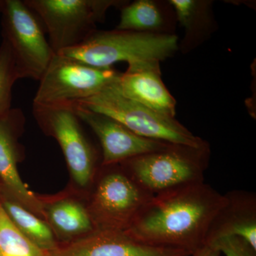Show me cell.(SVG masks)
<instances>
[{"instance_id":"1","label":"cell","mask_w":256,"mask_h":256,"mask_svg":"<svg viewBox=\"0 0 256 256\" xmlns=\"http://www.w3.org/2000/svg\"><path fill=\"white\" fill-rule=\"evenodd\" d=\"M226 201L204 182L162 192L152 197L124 232L144 245L192 255L206 245L210 224Z\"/></svg>"},{"instance_id":"15","label":"cell","mask_w":256,"mask_h":256,"mask_svg":"<svg viewBox=\"0 0 256 256\" xmlns=\"http://www.w3.org/2000/svg\"><path fill=\"white\" fill-rule=\"evenodd\" d=\"M176 16L169 2L137 0L120 8V18L116 30L174 34Z\"/></svg>"},{"instance_id":"7","label":"cell","mask_w":256,"mask_h":256,"mask_svg":"<svg viewBox=\"0 0 256 256\" xmlns=\"http://www.w3.org/2000/svg\"><path fill=\"white\" fill-rule=\"evenodd\" d=\"M2 36L8 42L20 78L40 80L53 58L38 16L21 0H6Z\"/></svg>"},{"instance_id":"14","label":"cell","mask_w":256,"mask_h":256,"mask_svg":"<svg viewBox=\"0 0 256 256\" xmlns=\"http://www.w3.org/2000/svg\"><path fill=\"white\" fill-rule=\"evenodd\" d=\"M210 224L206 244L228 236L244 238L256 250V196L252 192L233 191Z\"/></svg>"},{"instance_id":"5","label":"cell","mask_w":256,"mask_h":256,"mask_svg":"<svg viewBox=\"0 0 256 256\" xmlns=\"http://www.w3.org/2000/svg\"><path fill=\"white\" fill-rule=\"evenodd\" d=\"M117 82L76 104L109 116L142 137L194 146L207 143L176 119L156 114L122 95L116 86Z\"/></svg>"},{"instance_id":"20","label":"cell","mask_w":256,"mask_h":256,"mask_svg":"<svg viewBox=\"0 0 256 256\" xmlns=\"http://www.w3.org/2000/svg\"><path fill=\"white\" fill-rule=\"evenodd\" d=\"M20 79L11 48L2 40L0 45V118L11 110L12 89Z\"/></svg>"},{"instance_id":"12","label":"cell","mask_w":256,"mask_h":256,"mask_svg":"<svg viewBox=\"0 0 256 256\" xmlns=\"http://www.w3.org/2000/svg\"><path fill=\"white\" fill-rule=\"evenodd\" d=\"M50 256H192L178 249L150 246L124 232L95 230L82 238L58 244Z\"/></svg>"},{"instance_id":"23","label":"cell","mask_w":256,"mask_h":256,"mask_svg":"<svg viewBox=\"0 0 256 256\" xmlns=\"http://www.w3.org/2000/svg\"><path fill=\"white\" fill-rule=\"evenodd\" d=\"M5 2H6V0H0V12H2L4 9Z\"/></svg>"},{"instance_id":"11","label":"cell","mask_w":256,"mask_h":256,"mask_svg":"<svg viewBox=\"0 0 256 256\" xmlns=\"http://www.w3.org/2000/svg\"><path fill=\"white\" fill-rule=\"evenodd\" d=\"M25 122L20 108H12L0 118V192L44 220L47 214L43 202L28 190L20 178L18 140Z\"/></svg>"},{"instance_id":"3","label":"cell","mask_w":256,"mask_h":256,"mask_svg":"<svg viewBox=\"0 0 256 256\" xmlns=\"http://www.w3.org/2000/svg\"><path fill=\"white\" fill-rule=\"evenodd\" d=\"M178 50V40L175 34L96 30L82 44L58 54L92 66L110 68L118 62H126L128 66L160 62L172 56Z\"/></svg>"},{"instance_id":"22","label":"cell","mask_w":256,"mask_h":256,"mask_svg":"<svg viewBox=\"0 0 256 256\" xmlns=\"http://www.w3.org/2000/svg\"><path fill=\"white\" fill-rule=\"evenodd\" d=\"M222 252L213 244H206L192 256H220Z\"/></svg>"},{"instance_id":"10","label":"cell","mask_w":256,"mask_h":256,"mask_svg":"<svg viewBox=\"0 0 256 256\" xmlns=\"http://www.w3.org/2000/svg\"><path fill=\"white\" fill-rule=\"evenodd\" d=\"M79 119L86 124L100 140L102 166L119 164L136 156L159 150L170 142L138 136L118 121L74 104Z\"/></svg>"},{"instance_id":"2","label":"cell","mask_w":256,"mask_h":256,"mask_svg":"<svg viewBox=\"0 0 256 256\" xmlns=\"http://www.w3.org/2000/svg\"><path fill=\"white\" fill-rule=\"evenodd\" d=\"M210 148L170 143L159 150L128 160L122 169L152 196L178 188L204 182Z\"/></svg>"},{"instance_id":"4","label":"cell","mask_w":256,"mask_h":256,"mask_svg":"<svg viewBox=\"0 0 256 256\" xmlns=\"http://www.w3.org/2000/svg\"><path fill=\"white\" fill-rule=\"evenodd\" d=\"M42 20L55 54L82 44L97 30L108 10L120 9L127 1L120 0H24Z\"/></svg>"},{"instance_id":"9","label":"cell","mask_w":256,"mask_h":256,"mask_svg":"<svg viewBox=\"0 0 256 256\" xmlns=\"http://www.w3.org/2000/svg\"><path fill=\"white\" fill-rule=\"evenodd\" d=\"M152 196L124 169L114 170L99 180L88 210L96 230L124 232Z\"/></svg>"},{"instance_id":"6","label":"cell","mask_w":256,"mask_h":256,"mask_svg":"<svg viewBox=\"0 0 256 256\" xmlns=\"http://www.w3.org/2000/svg\"><path fill=\"white\" fill-rule=\"evenodd\" d=\"M122 72L92 66L62 54H55L40 82L34 104H77L117 82Z\"/></svg>"},{"instance_id":"17","label":"cell","mask_w":256,"mask_h":256,"mask_svg":"<svg viewBox=\"0 0 256 256\" xmlns=\"http://www.w3.org/2000/svg\"><path fill=\"white\" fill-rule=\"evenodd\" d=\"M2 206L18 230L37 246L50 252L57 246L54 236L41 218L0 192Z\"/></svg>"},{"instance_id":"8","label":"cell","mask_w":256,"mask_h":256,"mask_svg":"<svg viewBox=\"0 0 256 256\" xmlns=\"http://www.w3.org/2000/svg\"><path fill=\"white\" fill-rule=\"evenodd\" d=\"M34 117L42 129L56 140L74 181L88 186L95 172L96 153L82 131L74 104H33Z\"/></svg>"},{"instance_id":"13","label":"cell","mask_w":256,"mask_h":256,"mask_svg":"<svg viewBox=\"0 0 256 256\" xmlns=\"http://www.w3.org/2000/svg\"><path fill=\"white\" fill-rule=\"evenodd\" d=\"M160 62L128 66L116 82L122 95L166 117L175 118L176 100L162 79Z\"/></svg>"},{"instance_id":"19","label":"cell","mask_w":256,"mask_h":256,"mask_svg":"<svg viewBox=\"0 0 256 256\" xmlns=\"http://www.w3.org/2000/svg\"><path fill=\"white\" fill-rule=\"evenodd\" d=\"M0 256H50L26 238L13 223L0 202Z\"/></svg>"},{"instance_id":"18","label":"cell","mask_w":256,"mask_h":256,"mask_svg":"<svg viewBox=\"0 0 256 256\" xmlns=\"http://www.w3.org/2000/svg\"><path fill=\"white\" fill-rule=\"evenodd\" d=\"M46 214L54 226L66 236L86 235L96 230L88 210L74 200L56 202Z\"/></svg>"},{"instance_id":"21","label":"cell","mask_w":256,"mask_h":256,"mask_svg":"<svg viewBox=\"0 0 256 256\" xmlns=\"http://www.w3.org/2000/svg\"><path fill=\"white\" fill-rule=\"evenodd\" d=\"M212 244L226 256H256V250L240 237H224Z\"/></svg>"},{"instance_id":"16","label":"cell","mask_w":256,"mask_h":256,"mask_svg":"<svg viewBox=\"0 0 256 256\" xmlns=\"http://www.w3.org/2000/svg\"><path fill=\"white\" fill-rule=\"evenodd\" d=\"M176 21L184 28V36L178 50L188 53L208 40L214 32L216 23L213 2L204 0H170Z\"/></svg>"}]
</instances>
